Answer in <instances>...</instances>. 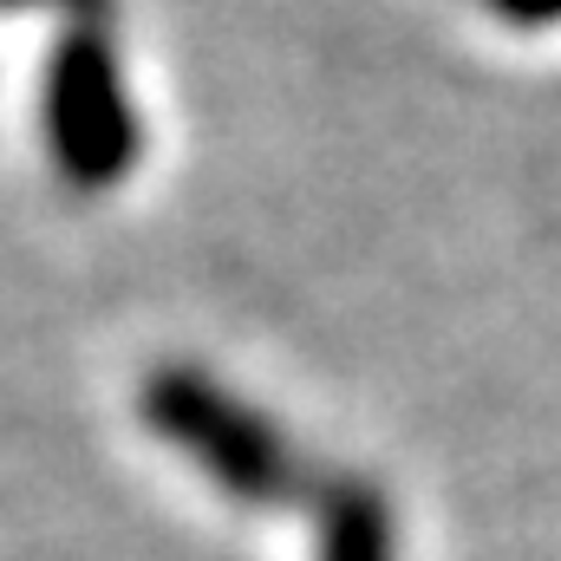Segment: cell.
Segmentation results:
<instances>
[{"mask_svg":"<svg viewBox=\"0 0 561 561\" xmlns=\"http://www.w3.org/2000/svg\"><path fill=\"white\" fill-rule=\"evenodd\" d=\"M39 138L66 190L79 196H105L138 170V99L105 20H66V33L53 39L46 79H39Z\"/></svg>","mask_w":561,"mask_h":561,"instance_id":"1","label":"cell"},{"mask_svg":"<svg viewBox=\"0 0 561 561\" xmlns=\"http://www.w3.org/2000/svg\"><path fill=\"white\" fill-rule=\"evenodd\" d=\"M144 419L163 444H176L203 477H216L242 503H280L294 490V457L280 431L196 366H157L144 379Z\"/></svg>","mask_w":561,"mask_h":561,"instance_id":"2","label":"cell"},{"mask_svg":"<svg viewBox=\"0 0 561 561\" xmlns=\"http://www.w3.org/2000/svg\"><path fill=\"white\" fill-rule=\"evenodd\" d=\"M320 561H392V516L373 483H340L320 510Z\"/></svg>","mask_w":561,"mask_h":561,"instance_id":"3","label":"cell"},{"mask_svg":"<svg viewBox=\"0 0 561 561\" xmlns=\"http://www.w3.org/2000/svg\"><path fill=\"white\" fill-rule=\"evenodd\" d=\"M503 26H516V33H549L561 26V0H483Z\"/></svg>","mask_w":561,"mask_h":561,"instance_id":"4","label":"cell"},{"mask_svg":"<svg viewBox=\"0 0 561 561\" xmlns=\"http://www.w3.org/2000/svg\"><path fill=\"white\" fill-rule=\"evenodd\" d=\"M0 7H66V20H105L112 0H0Z\"/></svg>","mask_w":561,"mask_h":561,"instance_id":"5","label":"cell"}]
</instances>
